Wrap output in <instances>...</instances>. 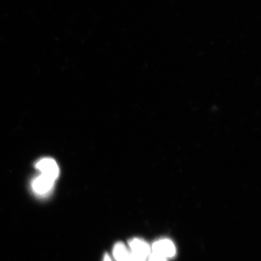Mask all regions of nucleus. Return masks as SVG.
<instances>
[{
    "mask_svg": "<svg viewBox=\"0 0 261 261\" xmlns=\"http://www.w3.org/2000/svg\"><path fill=\"white\" fill-rule=\"evenodd\" d=\"M129 251L133 256L141 260H147L148 257L151 254V249L149 244L141 239H131L129 243Z\"/></svg>",
    "mask_w": 261,
    "mask_h": 261,
    "instance_id": "obj_1",
    "label": "nucleus"
},
{
    "mask_svg": "<svg viewBox=\"0 0 261 261\" xmlns=\"http://www.w3.org/2000/svg\"><path fill=\"white\" fill-rule=\"evenodd\" d=\"M150 249H151V253L159 254L165 257L167 259L174 257L177 252L173 242L168 239H159L152 244Z\"/></svg>",
    "mask_w": 261,
    "mask_h": 261,
    "instance_id": "obj_2",
    "label": "nucleus"
},
{
    "mask_svg": "<svg viewBox=\"0 0 261 261\" xmlns=\"http://www.w3.org/2000/svg\"><path fill=\"white\" fill-rule=\"evenodd\" d=\"M37 169L41 172V174L56 180L59 177V168L57 163L53 158H42L36 164Z\"/></svg>",
    "mask_w": 261,
    "mask_h": 261,
    "instance_id": "obj_3",
    "label": "nucleus"
},
{
    "mask_svg": "<svg viewBox=\"0 0 261 261\" xmlns=\"http://www.w3.org/2000/svg\"><path fill=\"white\" fill-rule=\"evenodd\" d=\"M55 182V180L45 175L40 174L32 181V190L38 195H47L52 190Z\"/></svg>",
    "mask_w": 261,
    "mask_h": 261,
    "instance_id": "obj_4",
    "label": "nucleus"
},
{
    "mask_svg": "<svg viewBox=\"0 0 261 261\" xmlns=\"http://www.w3.org/2000/svg\"><path fill=\"white\" fill-rule=\"evenodd\" d=\"M114 258L116 261H124L130 256V251L123 243H117L113 250Z\"/></svg>",
    "mask_w": 261,
    "mask_h": 261,
    "instance_id": "obj_5",
    "label": "nucleus"
},
{
    "mask_svg": "<svg viewBox=\"0 0 261 261\" xmlns=\"http://www.w3.org/2000/svg\"><path fill=\"white\" fill-rule=\"evenodd\" d=\"M148 261H168V259L165 257L159 255V254H154L151 253L150 254V256L148 257Z\"/></svg>",
    "mask_w": 261,
    "mask_h": 261,
    "instance_id": "obj_6",
    "label": "nucleus"
},
{
    "mask_svg": "<svg viewBox=\"0 0 261 261\" xmlns=\"http://www.w3.org/2000/svg\"><path fill=\"white\" fill-rule=\"evenodd\" d=\"M124 261H143L141 260V259H137V258H136V257L133 256L132 255V254H130V256L128 257V259H126V260Z\"/></svg>",
    "mask_w": 261,
    "mask_h": 261,
    "instance_id": "obj_7",
    "label": "nucleus"
},
{
    "mask_svg": "<svg viewBox=\"0 0 261 261\" xmlns=\"http://www.w3.org/2000/svg\"><path fill=\"white\" fill-rule=\"evenodd\" d=\"M103 261H112L111 258L109 257V254L104 255Z\"/></svg>",
    "mask_w": 261,
    "mask_h": 261,
    "instance_id": "obj_8",
    "label": "nucleus"
}]
</instances>
